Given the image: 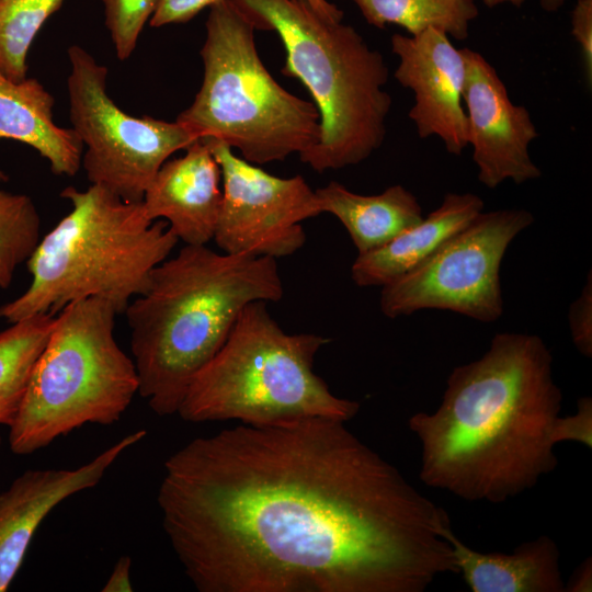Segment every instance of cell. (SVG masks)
I'll return each mask as SVG.
<instances>
[{
  "label": "cell",
  "mask_w": 592,
  "mask_h": 592,
  "mask_svg": "<svg viewBox=\"0 0 592 592\" xmlns=\"http://www.w3.org/2000/svg\"><path fill=\"white\" fill-rule=\"evenodd\" d=\"M157 502L200 592H423L449 515L345 425L238 424L170 455Z\"/></svg>",
  "instance_id": "6da1fadb"
},
{
  "label": "cell",
  "mask_w": 592,
  "mask_h": 592,
  "mask_svg": "<svg viewBox=\"0 0 592 592\" xmlns=\"http://www.w3.org/2000/svg\"><path fill=\"white\" fill-rule=\"evenodd\" d=\"M561 406L543 339L497 333L481 357L452 371L435 411L409 418L421 481L490 503L532 489L558 465L551 430Z\"/></svg>",
  "instance_id": "7a4b0ae2"
},
{
  "label": "cell",
  "mask_w": 592,
  "mask_h": 592,
  "mask_svg": "<svg viewBox=\"0 0 592 592\" xmlns=\"http://www.w3.org/2000/svg\"><path fill=\"white\" fill-rule=\"evenodd\" d=\"M284 294L276 259L184 244L151 272L123 314L138 394L160 417L177 414L194 376L219 351L242 309Z\"/></svg>",
  "instance_id": "3957f363"
},
{
  "label": "cell",
  "mask_w": 592,
  "mask_h": 592,
  "mask_svg": "<svg viewBox=\"0 0 592 592\" xmlns=\"http://www.w3.org/2000/svg\"><path fill=\"white\" fill-rule=\"evenodd\" d=\"M60 196L70 202V212L41 238L26 261L29 287L0 306V318L10 323L56 315L91 297L110 301L123 314L179 241L164 220L147 217L143 202L124 201L103 186H68Z\"/></svg>",
  "instance_id": "277c9868"
},
{
  "label": "cell",
  "mask_w": 592,
  "mask_h": 592,
  "mask_svg": "<svg viewBox=\"0 0 592 592\" xmlns=\"http://www.w3.org/2000/svg\"><path fill=\"white\" fill-rule=\"evenodd\" d=\"M257 30L275 31L285 53L283 75L298 79L320 116L319 141L300 157L317 172L367 159L386 136L391 96L378 50L342 21L319 15L304 0H234Z\"/></svg>",
  "instance_id": "5b68a950"
},
{
  "label": "cell",
  "mask_w": 592,
  "mask_h": 592,
  "mask_svg": "<svg viewBox=\"0 0 592 592\" xmlns=\"http://www.w3.org/2000/svg\"><path fill=\"white\" fill-rule=\"evenodd\" d=\"M266 304L257 300L242 309L223 346L190 383L177 414L191 423L251 425L353 419L360 402L333 395L314 371L330 339L285 332Z\"/></svg>",
  "instance_id": "8992f818"
},
{
  "label": "cell",
  "mask_w": 592,
  "mask_h": 592,
  "mask_svg": "<svg viewBox=\"0 0 592 592\" xmlns=\"http://www.w3.org/2000/svg\"><path fill=\"white\" fill-rule=\"evenodd\" d=\"M209 9L203 82L177 122L194 139L221 141L257 166L301 156L320 138L315 103L285 90L267 71L257 50V29L234 0Z\"/></svg>",
  "instance_id": "52a82bcc"
},
{
  "label": "cell",
  "mask_w": 592,
  "mask_h": 592,
  "mask_svg": "<svg viewBox=\"0 0 592 592\" xmlns=\"http://www.w3.org/2000/svg\"><path fill=\"white\" fill-rule=\"evenodd\" d=\"M114 306L99 297L73 301L57 312L9 425L10 449L29 455L91 423L121 420L138 394L133 358L114 337Z\"/></svg>",
  "instance_id": "ba28073f"
},
{
  "label": "cell",
  "mask_w": 592,
  "mask_h": 592,
  "mask_svg": "<svg viewBox=\"0 0 592 592\" xmlns=\"http://www.w3.org/2000/svg\"><path fill=\"white\" fill-rule=\"evenodd\" d=\"M69 113L86 151L81 166L91 184L127 202H141L161 166L194 139L177 121L136 117L106 92L107 68L79 45L68 50Z\"/></svg>",
  "instance_id": "9c48e42d"
},
{
  "label": "cell",
  "mask_w": 592,
  "mask_h": 592,
  "mask_svg": "<svg viewBox=\"0 0 592 592\" xmlns=\"http://www.w3.org/2000/svg\"><path fill=\"white\" fill-rule=\"evenodd\" d=\"M533 221L523 208L482 210L421 264L382 287V312L394 319L440 309L494 322L503 312L502 259Z\"/></svg>",
  "instance_id": "30bf717a"
},
{
  "label": "cell",
  "mask_w": 592,
  "mask_h": 592,
  "mask_svg": "<svg viewBox=\"0 0 592 592\" xmlns=\"http://www.w3.org/2000/svg\"><path fill=\"white\" fill-rule=\"evenodd\" d=\"M221 172V205L214 235L229 254L291 255L306 242L301 223L321 214L316 192L300 175L280 178L204 139Z\"/></svg>",
  "instance_id": "8fae6325"
},
{
  "label": "cell",
  "mask_w": 592,
  "mask_h": 592,
  "mask_svg": "<svg viewBox=\"0 0 592 592\" xmlns=\"http://www.w3.org/2000/svg\"><path fill=\"white\" fill-rule=\"evenodd\" d=\"M462 50L468 146L473 147L479 182L496 189L505 180L522 184L539 178L542 171L528 151L538 137L528 110L512 103L503 81L481 54L468 47Z\"/></svg>",
  "instance_id": "7c38bea8"
},
{
  "label": "cell",
  "mask_w": 592,
  "mask_h": 592,
  "mask_svg": "<svg viewBox=\"0 0 592 592\" xmlns=\"http://www.w3.org/2000/svg\"><path fill=\"white\" fill-rule=\"evenodd\" d=\"M391 49L398 56V82L414 93L409 118L420 138L436 136L452 155L468 146L463 90L466 62L444 32L430 27L417 35L394 34Z\"/></svg>",
  "instance_id": "4fadbf2b"
},
{
  "label": "cell",
  "mask_w": 592,
  "mask_h": 592,
  "mask_svg": "<svg viewBox=\"0 0 592 592\" xmlns=\"http://www.w3.org/2000/svg\"><path fill=\"white\" fill-rule=\"evenodd\" d=\"M146 434L133 432L73 469H29L0 493V592L13 581L44 519L69 497L99 485L118 457Z\"/></svg>",
  "instance_id": "5bb4252c"
},
{
  "label": "cell",
  "mask_w": 592,
  "mask_h": 592,
  "mask_svg": "<svg viewBox=\"0 0 592 592\" xmlns=\"http://www.w3.org/2000/svg\"><path fill=\"white\" fill-rule=\"evenodd\" d=\"M220 182L208 143L197 139L183 156L161 166L144 194V210L150 220H164L184 244H207L218 221Z\"/></svg>",
  "instance_id": "9a60e30c"
},
{
  "label": "cell",
  "mask_w": 592,
  "mask_h": 592,
  "mask_svg": "<svg viewBox=\"0 0 592 592\" xmlns=\"http://www.w3.org/2000/svg\"><path fill=\"white\" fill-rule=\"evenodd\" d=\"M473 193H447L441 205L384 246L357 254L351 277L360 287H383L426 260L483 210Z\"/></svg>",
  "instance_id": "2e32d148"
},
{
  "label": "cell",
  "mask_w": 592,
  "mask_h": 592,
  "mask_svg": "<svg viewBox=\"0 0 592 592\" xmlns=\"http://www.w3.org/2000/svg\"><path fill=\"white\" fill-rule=\"evenodd\" d=\"M445 537L458 573L473 592H563L560 551L547 535L523 542L510 554L473 549L453 528Z\"/></svg>",
  "instance_id": "e0dca14e"
},
{
  "label": "cell",
  "mask_w": 592,
  "mask_h": 592,
  "mask_svg": "<svg viewBox=\"0 0 592 592\" xmlns=\"http://www.w3.org/2000/svg\"><path fill=\"white\" fill-rule=\"evenodd\" d=\"M55 100L35 78L13 81L0 69V139H13L35 149L57 175H75L83 145L72 128L55 124ZM0 174H4L0 170Z\"/></svg>",
  "instance_id": "ac0fdd59"
},
{
  "label": "cell",
  "mask_w": 592,
  "mask_h": 592,
  "mask_svg": "<svg viewBox=\"0 0 592 592\" xmlns=\"http://www.w3.org/2000/svg\"><path fill=\"white\" fill-rule=\"evenodd\" d=\"M315 192L321 213L341 221L358 254L384 246L423 218L418 198L400 184L362 195L330 181Z\"/></svg>",
  "instance_id": "d6986e66"
},
{
  "label": "cell",
  "mask_w": 592,
  "mask_h": 592,
  "mask_svg": "<svg viewBox=\"0 0 592 592\" xmlns=\"http://www.w3.org/2000/svg\"><path fill=\"white\" fill-rule=\"evenodd\" d=\"M56 315L20 320L0 332V424L9 426L12 423Z\"/></svg>",
  "instance_id": "ffe728a7"
},
{
  "label": "cell",
  "mask_w": 592,
  "mask_h": 592,
  "mask_svg": "<svg viewBox=\"0 0 592 592\" xmlns=\"http://www.w3.org/2000/svg\"><path fill=\"white\" fill-rule=\"evenodd\" d=\"M366 22L378 29L396 24L410 35L434 27L464 41L478 15L474 0H353Z\"/></svg>",
  "instance_id": "44dd1931"
},
{
  "label": "cell",
  "mask_w": 592,
  "mask_h": 592,
  "mask_svg": "<svg viewBox=\"0 0 592 592\" xmlns=\"http://www.w3.org/2000/svg\"><path fill=\"white\" fill-rule=\"evenodd\" d=\"M64 0H0V69L13 81L26 78L33 41Z\"/></svg>",
  "instance_id": "7402d4cb"
},
{
  "label": "cell",
  "mask_w": 592,
  "mask_h": 592,
  "mask_svg": "<svg viewBox=\"0 0 592 592\" xmlns=\"http://www.w3.org/2000/svg\"><path fill=\"white\" fill-rule=\"evenodd\" d=\"M0 174V182L5 181ZM41 217L33 200L0 187V288H8L15 270L41 240Z\"/></svg>",
  "instance_id": "603a6c76"
},
{
  "label": "cell",
  "mask_w": 592,
  "mask_h": 592,
  "mask_svg": "<svg viewBox=\"0 0 592 592\" xmlns=\"http://www.w3.org/2000/svg\"><path fill=\"white\" fill-rule=\"evenodd\" d=\"M160 0H102L105 25L116 56L126 60L136 48L139 35Z\"/></svg>",
  "instance_id": "cb8c5ba5"
},
{
  "label": "cell",
  "mask_w": 592,
  "mask_h": 592,
  "mask_svg": "<svg viewBox=\"0 0 592 592\" xmlns=\"http://www.w3.org/2000/svg\"><path fill=\"white\" fill-rule=\"evenodd\" d=\"M551 439L555 444L577 442L589 448L592 447V399L590 396L578 399L573 414L557 417L551 430Z\"/></svg>",
  "instance_id": "d4e9b609"
},
{
  "label": "cell",
  "mask_w": 592,
  "mask_h": 592,
  "mask_svg": "<svg viewBox=\"0 0 592 592\" xmlns=\"http://www.w3.org/2000/svg\"><path fill=\"white\" fill-rule=\"evenodd\" d=\"M569 328L576 349L585 357L592 356V276L588 280L580 296L570 305Z\"/></svg>",
  "instance_id": "484cf974"
},
{
  "label": "cell",
  "mask_w": 592,
  "mask_h": 592,
  "mask_svg": "<svg viewBox=\"0 0 592 592\" xmlns=\"http://www.w3.org/2000/svg\"><path fill=\"white\" fill-rule=\"evenodd\" d=\"M571 34L581 48L584 73L592 82V0H577L571 13Z\"/></svg>",
  "instance_id": "4316f807"
},
{
  "label": "cell",
  "mask_w": 592,
  "mask_h": 592,
  "mask_svg": "<svg viewBox=\"0 0 592 592\" xmlns=\"http://www.w3.org/2000/svg\"><path fill=\"white\" fill-rule=\"evenodd\" d=\"M221 0H160L149 20V25L160 27L168 24L185 23L203 9Z\"/></svg>",
  "instance_id": "83f0119b"
},
{
  "label": "cell",
  "mask_w": 592,
  "mask_h": 592,
  "mask_svg": "<svg viewBox=\"0 0 592 592\" xmlns=\"http://www.w3.org/2000/svg\"><path fill=\"white\" fill-rule=\"evenodd\" d=\"M129 556H122L116 561L112 573L102 588V592H132Z\"/></svg>",
  "instance_id": "f1b7e54d"
},
{
  "label": "cell",
  "mask_w": 592,
  "mask_h": 592,
  "mask_svg": "<svg viewBox=\"0 0 592 592\" xmlns=\"http://www.w3.org/2000/svg\"><path fill=\"white\" fill-rule=\"evenodd\" d=\"M592 591V560L584 559L571 573L563 584V592H591Z\"/></svg>",
  "instance_id": "f546056e"
},
{
  "label": "cell",
  "mask_w": 592,
  "mask_h": 592,
  "mask_svg": "<svg viewBox=\"0 0 592 592\" xmlns=\"http://www.w3.org/2000/svg\"><path fill=\"white\" fill-rule=\"evenodd\" d=\"M319 15L330 21H342L343 12L328 0H304Z\"/></svg>",
  "instance_id": "4dcf8cb0"
},
{
  "label": "cell",
  "mask_w": 592,
  "mask_h": 592,
  "mask_svg": "<svg viewBox=\"0 0 592 592\" xmlns=\"http://www.w3.org/2000/svg\"><path fill=\"white\" fill-rule=\"evenodd\" d=\"M540 5L548 12L558 10L565 2V0H539Z\"/></svg>",
  "instance_id": "1f68e13d"
},
{
  "label": "cell",
  "mask_w": 592,
  "mask_h": 592,
  "mask_svg": "<svg viewBox=\"0 0 592 592\" xmlns=\"http://www.w3.org/2000/svg\"><path fill=\"white\" fill-rule=\"evenodd\" d=\"M488 8H493L498 4L510 2L515 7H521L525 0H482Z\"/></svg>",
  "instance_id": "d6a6232c"
},
{
  "label": "cell",
  "mask_w": 592,
  "mask_h": 592,
  "mask_svg": "<svg viewBox=\"0 0 592 592\" xmlns=\"http://www.w3.org/2000/svg\"><path fill=\"white\" fill-rule=\"evenodd\" d=\"M0 446H1V439H0Z\"/></svg>",
  "instance_id": "836d02e7"
}]
</instances>
